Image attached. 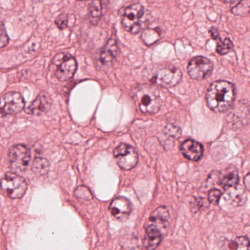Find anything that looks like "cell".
<instances>
[{
  "instance_id": "14",
  "label": "cell",
  "mask_w": 250,
  "mask_h": 250,
  "mask_svg": "<svg viewBox=\"0 0 250 250\" xmlns=\"http://www.w3.org/2000/svg\"><path fill=\"white\" fill-rule=\"evenodd\" d=\"M181 151L187 159L198 161L204 154V147L195 140L188 139L184 141L180 146Z\"/></svg>"
},
{
  "instance_id": "18",
  "label": "cell",
  "mask_w": 250,
  "mask_h": 250,
  "mask_svg": "<svg viewBox=\"0 0 250 250\" xmlns=\"http://www.w3.org/2000/svg\"><path fill=\"white\" fill-rule=\"evenodd\" d=\"M118 47L114 38L108 40L101 53V60L104 64L111 62L117 56Z\"/></svg>"
},
{
  "instance_id": "4",
  "label": "cell",
  "mask_w": 250,
  "mask_h": 250,
  "mask_svg": "<svg viewBox=\"0 0 250 250\" xmlns=\"http://www.w3.org/2000/svg\"><path fill=\"white\" fill-rule=\"evenodd\" d=\"M54 67V75L60 82L70 80L77 70V62L74 57L68 54H60L56 55L52 62Z\"/></svg>"
},
{
  "instance_id": "16",
  "label": "cell",
  "mask_w": 250,
  "mask_h": 250,
  "mask_svg": "<svg viewBox=\"0 0 250 250\" xmlns=\"http://www.w3.org/2000/svg\"><path fill=\"white\" fill-rule=\"evenodd\" d=\"M239 176L237 169L235 167H230L226 169L219 179V185L225 189L227 190L229 188H233L239 185Z\"/></svg>"
},
{
  "instance_id": "32",
  "label": "cell",
  "mask_w": 250,
  "mask_h": 250,
  "mask_svg": "<svg viewBox=\"0 0 250 250\" xmlns=\"http://www.w3.org/2000/svg\"><path fill=\"white\" fill-rule=\"evenodd\" d=\"M244 182H245V188L250 192V173L245 176Z\"/></svg>"
},
{
  "instance_id": "22",
  "label": "cell",
  "mask_w": 250,
  "mask_h": 250,
  "mask_svg": "<svg viewBox=\"0 0 250 250\" xmlns=\"http://www.w3.org/2000/svg\"><path fill=\"white\" fill-rule=\"evenodd\" d=\"M162 34L159 29H146L141 35V39L146 45L150 46L161 38Z\"/></svg>"
},
{
  "instance_id": "2",
  "label": "cell",
  "mask_w": 250,
  "mask_h": 250,
  "mask_svg": "<svg viewBox=\"0 0 250 250\" xmlns=\"http://www.w3.org/2000/svg\"><path fill=\"white\" fill-rule=\"evenodd\" d=\"M132 96L144 114H154L160 111L161 99L158 90L147 84L137 85L132 89Z\"/></svg>"
},
{
  "instance_id": "12",
  "label": "cell",
  "mask_w": 250,
  "mask_h": 250,
  "mask_svg": "<svg viewBox=\"0 0 250 250\" xmlns=\"http://www.w3.org/2000/svg\"><path fill=\"white\" fill-rule=\"evenodd\" d=\"M51 106V100L49 95L45 92H41L36 99L25 108V112L30 115L41 116L46 114Z\"/></svg>"
},
{
  "instance_id": "3",
  "label": "cell",
  "mask_w": 250,
  "mask_h": 250,
  "mask_svg": "<svg viewBox=\"0 0 250 250\" xmlns=\"http://www.w3.org/2000/svg\"><path fill=\"white\" fill-rule=\"evenodd\" d=\"M28 185L26 180L17 173L7 172L0 179V188L6 196L19 199L26 193Z\"/></svg>"
},
{
  "instance_id": "30",
  "label": "cell",
  "mask_w": 250,
  "mask_h": 250,
  "mask_svg": "<svg viewBox=\"0 0 250 250\" xmlns=\"http://www.w3.org/2000/svg\"><path fill=\"white\" fill-rule=\"evenodd\" d=\"M208 202H209V201H207V200L204 199V198H198V199L195 200L194 207H195V209L200 211V210L203 209V208L208 207Z\"/></svg>"
},
{
  "instance_id": "34",
  "label": "cell",
  "mask_w": 250,
  "mask_h": 250,
  "mask_svg": "<svg viewBox=\"0 0 250 250\" xmlns=\"http://www.w3.org/2000/svg\"><path fill=\"white\" fill-rule=\"evenodd\" d=\"M80 1H84V0H80Z\"/></svg>"
},
{
  "instance_id": "5",
  "label": "cell",
  "mask_w": 250,
  "mask_h": 250,
  "mask_svg": "<svg viewBox=\"0 0 250 250\" xmlns=\"http://www.w3.org/2000/svg\"><path fill=\"white\" fill-rule=\"evenodd\" d=\"M228 126L233 129H241L250 123V104L240 101L229 110L226 117Z\"/></svg>"
},
{
  "instance_id": "20",
  "label": "cell",
  "mask_w": 250,
  "mask_h": 250,
  "mask_svg": "<svg viewBox=\"0 0 250 250\" xmlns=\"http://www.w3.org/2000/svg\"><path fill=\"white\" fill-rule=\"evenodd\" d=\"M169 216L170 215L167 207L161 206L151 213L150 215V221L155 224L166 226V223L168 222Z\"/></svg>"
},
{
  "instance_id": "13",
  "label": "cell",
  "mask_w": 250,
  "mask_h": 250,
  "mask_svg": "<svg viewBox=\"0 0 250 250\" xmlns=\"http://www.w3.org/2000/svg\"><path fill=\"white\" fill-rule=\"evenodd\" d=\"M111 214L117 220L125 221L129 217L132 211V205L129 200L124 197H118L111 201L109 206Z\"/></svg>"
},
{
  "instance_id": "21",
  "label": "cell",
  "mask_w": 250,
  "mask_h": 250,
  "mask_svg": "<svg viewBox=\"0 0 250 250\" xmlns=\"http://www.w3.org/2000/svg\"><path fill=\"white\" fill-rule=\"evenodd\" d=\"M102 2L101 0H92L89 5V21L92 24H98L102 16Z\"/></svg>"
},
{
  "instance_id": "10",
  "label": "cell",
  "mask_w": 250,
  "mask_h": 250,
  "mask_svg": "<svg viewBox=\"0 0 250 250\" xmlns=\"http://www.w3.org/2000/svg\"><path fill=\"white\" fill-rule=\"evenodd\" d=\"M213 63L204 57H194L188 64V73L192 79L203 80L212 73Z\"/></svg>"
},
{
  "instance_id": "29",
  "label": "cell",
  "mask_w": 250,
  "mask_h": 250,
  "mask_svg": "<svg viewBox=\"0 0 250 250\" xmlns=\"http://www.w3.org/2000/svg\"><path fill=\"white\" fill-rule=\"evenodd\" d=\"M55 24L60 29H64L67 26V15L62 13L56 19Z\"/></svg>"
},
{
  "instance_id": "9",
  "label": "cell",
  "mask_w": 250,
  "mask_h": 250,
  "mask_svg": "<svg viewBox=\"0 0 250 250\" xmlns=\"http://www.w3.org/2000/svg\"><path fill=\"white\" fill-rule=\"evenodd\" d=\"M114 155L117 165L123 170H131L135 167L138 162V152L128 144L119 145L114 150Z\"/></svg>"
},
{
  "instance_id": "15",
  "label": "cell",
  "mask_w": 250,
  "mask_h": 250,
  "mask_svg": "<svg viewBox=\"0 0 250 250\" xmlns=\"http://www.w3.org/2000/svg\"><path fill=\"white\" fill-rule=\"evenodd\" d=\"M162 241V233L157 226L150 225L146 229L144 244L147 250H154L158 248Z\"/></svg>"
},
{
  "instance_id": "28",
  "label": "cell",
  "mask_w": 250,
  "mask_h": 250,
  "mask_svg": "<svg viewBox=\"0 0 250 250\" xmlns=\"http://www.w3.org/2000/svg\"><path fill=\"white\" fill-rule=\"evenodd\" d=\"M9 37L5 26L2 22H0V48H4L8 44Z\"/></svg>"
},
{
  "instance_id": "24",
  "label": "cell",
  "mask_w": 250,
  "mask_h": 250,
  "mask_svg": "<svg viewBox=\"0 0 250 250\" xmlns=\"http://www.w3.org/2000/svg\"><path fill=\"white\" fill-rule=\"evenodd\" d=\"M250 11V1L249 0H241L237 5L232 9V12L235 15L245 16L249 14Z\"/></svg>"
},
{
  "instance_id": "8",
  "label": "cell",
  "mask_w": 250,
  "mask_h": 250,
  "mask_svg": "<svg viewBox=\"0 0 250 250\" xmlns=\"http://www.w3.org/2000/svg\"><path fill=\"white\" fill-rule=\"evenodd\" d=\"M182 71L173 66L160 67L151 76V80L154 83L163 86L170 88L176 86L182 79Z\"/></svg>"
},
{
  "instance_id": "31",
  "label": "cell",
  "mask_w": 250,
  "mask_h": 250,
  "mask_svg": "<svg viewBox=\"0 0 250 250\" xmlns=\"http://www.w3.org/2000/svg\"><path fill=\"white\" fill-rule=\"evenodd\" d=\"M209 33L213 39L216 40V41L220 39V34H219L218 30H217L216 28H211V29L209 30Z\"/></svg>"
},
{
  "instance_id": "11",
  "label": "cell",
  "mask_w": 250,
  "mask_h": 250,
  "mask_svg": "<svg viewBox=\"0 0 250 250\" xmlns=\"http://www.w3.org/2000/svg\"><path fill=\"white\" fill-rule=\"evenodd\" d=\"M24 100L19 92H8L0 98V114H16L24 108Z\"/></svg>"
},
{
  "instance_id": "1",
  "label": "cell",
  "mask_w": 250,
  "mask_h": 250,
  "mask_svg": "<svg viewBox=\"0 0 250 250\" xmlns=\"http://www.w3.org/2000/svg\"><path fill=\"white\" fill-rule=\"evenodd\" d=\"M235 97L236 89L233 83L227 81H217L207 91V105L214 112H226L231 108Z\"/></svg>"
},
{
  "instance_id": "17",
  "label": "cell",
  "mask_w": 250,
  "mask_h": 250,
  "mask_svg": "<svg viewBox=\"0 0 250 250\" xmlns=\"http://www.w3.org/2000/svg\"><path fill=\"white\" fill-rule=\"evenodd\" d=\"M227 197L229 202L235 207L244 205L247 201V194L241 185H237L227 189Z\"/></svg>"
},
{
  "instance_id": "27",
  "label": "cell",
  "mask_w": 250,
  "mask_h": 250,
  "mask_svg": "<svg viewBox=\"0 0 250 250\" xmlns=\"http://www.w3.org/2000/svg\"><path fill=\"white\" fill-rule=\"evenodd\" d=\"M223 193L220 189H212L208 192V201L213 205H217L220 202Z\"/></svg>"
},
{
  "instance_id": "19",
  "label": "cell",
  "mask_w": 250,
  "mask_h": 250,
  "mask_svg": "<svg viewBox=\"0 0 250 250\" xmlns=\"http://www.w3.org/2000/svg\"><path fill=\"white\" fill-rule=\"evenodd\" d=\"M223 250H250V240L247 236L236 237L234 240H226L223 243Z\"/></svg>"
},
{
  "instance_id": "25",
  "label": "cell",
  "mask_w": 250,
  "mask_h": 250,
  "mask_svg": "<svg viewBox=\"0 0 250 250\" xmlns=\"http://www.w3.org/2000/svg\"><path fill=\"white\" fill-rule=\"evenodd\" d=\"M219 41H220L217 43V52L220 55H225L233 50V42L230 41V39L227 38L223 41H220V39Z\"/></svg>"
},
{
  "instance_id": "6",
  "label": "cell",
  "mask_w": 250,
  "mask_h": 250,
  "mask_svg": "<svg viewBox=\"0 0 250 250\" xmlns=\"http://www.w3.org/2000/svg\"><path fill=\"white\" fill-rule=\"evenodd\" d=\"M144 15V7L139 3L131 4L125 8L122 25L129 33L138 34L141 30V19Z\"/></svg>"
},
{
  "instance_id": "26",
  "label": "cell",
  "mask_w": 250,
  "mask_h": 250,
  "mask_svg": "<svg viewBox=\"0 0 250 250\" xmlns=\"http://www.w3.org/2000/svg\"><path fill=\"white\" fill-rule=\"evenodd\" d=\"M75 194H76L78 198L85 200V201H89V200L92 199V198L90 191L85 187H80V188H78L75 192Z\"/></svg>"
},
{
  "instance_id": "23",
  "label": "cell",
  "mask_w": 250,
  "mask_h": 250,
  "mask_svg": "<svg viewBox=\"0 0 250 250\" xmlns=\"http://www.w3.org/2000/svg\"><path fill=\"white\" fill-rule=\"evenodd\" d=\"M49 168V163L46 159L42 157H37L35 159L32 166L34 173L38 175H44L47 173Z\"/></svg>"
},
{
  "instance_id": "33",
  "label": "cell",
  "mask_w": 250,
  "mask_h": 250,
  "mask_svg": "<svg viewBox=\"0 0 250 250\" xmlns=\"http://www.w3.org/2000/svg\"><path fill=\"white\" fill-rule=\"evenodd\" d=\"M224 1H226V2L233 3L235 2V1H241V0H224Z\"/></svg>"
},
{
  "instance_id": "7",
  "label": "cell",
  "mask_w": 250,
  "mask_h": 250,
  "mask_svg": "<svg viewBox=\"0 0 250 250\" xmlns=\"http://www.w3.org/2000/svg\"><path fill=\"white\" fill-rule=\"evenodd\" d=\"M30 159V151L26 146L19 144L13 146L9 150V163L14 171H25L29 166Z\"/></svg>"
}]
</instances>
